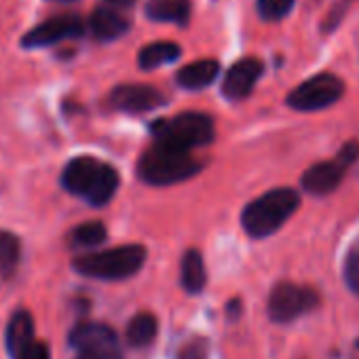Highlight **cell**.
Returning <instances> with one entry per match:
<instances>
[{"label": "cell", "mask_w": 359, "mask_h": 359, "mask_svg": "<svg viewBox=\"0 0 359 359\" xmlns=\"http://www.w3.org/2000/svg\"><path fill=\"white\" fill-rule=\"evenodd\" d=\"M62 187L89 205L104 208L118 189V173L93 156H76L64 167Z\"/></svg>", "instance_id": "obj_1"}, {"label": "cell", "mask_w": 359, "mask_h": 359, "mask_svg": "<svg viewBox=\"0 0 359 359\" xmlns=\"http://www.w3.org/2000/svg\"><path fill=\"white\" fill-rule=\"evenodd\" d=\"M300 208V195L294 189H273L245 205L241 214L243 231L252 239H264L277 233Z\"/></svg>", "instance_id": "obj_2"}, {"label": "cell", "mask_w": 359, "mask_h": 359, "mask_svg": "<svg viewBox=\"0 0 359 359\" xmlns=\"http://www.w3.org/2000/svg\"><path fill=\"white\" fill-rule=\"evenodd\" d=\"M201 163L191 154V150L171 148L154 144L146 150L137 163V175L150 187H171L199 173Z\"/></svg>", "instance_id": "obj_3"}, {"label": "cell", "mask_w": 359, "mask_h": 359, "mask_svg": "<svg viewBox=\"0 0 359 359\" xmlns=\"http://www.w3.org/2000/svg\"><path fill=\"white\" fill-rule=\"evenodd\" d=\"M146 262V250L142 245H121L104 252H93L74 258L72 269L85 277L121 281L133 277Z\"/></svg>", "instance_id": "obj_4"}, {"label": "cell", "mask_w": 359, "mask_h": 359, "mask_svg": "<svg viewBox=\"0 0 359 359\" xmlns=\"http://www.w3.org/2000/svg\"><path fill=\"white\" fill-rule=\"evenodd\" d=\"M154 144L171 146V148H199L214 140V121L201 112H184L171 118H161L152 125Z\"/></svg>", "instance_id": "obj_5"}, {"label": "cell", "mask_w": 359, "mask_h": 359, "mask_svg": "<svg viewBox=\"0 0 359 359\" xmlns=\"http://www.w3.org/2000/svg\"><path fill=\"white\" fill-rule=\"evenodd\" d=\"M357 158H359V142L348 140L346 144H342V148L336 152V156L332 161L315 163L302 173V180H300L302 189L315 197H323V195L334 193L338 189V184L342 182L346 169Z\"/></svg>", "instance_id": "obj_6"}, {"label": "cell", "mask_w": 359, "mask_h": 359, "mask_svg": "<svg viewBox=\"0 0 359 359\" xmlns=\"http://www.w3.org/2000/svg\"><path fill=\"white\" fill-rule=\"evenodd\" d=\"M74 359H123L116 332L100 321L76 323L68 334Z\"/></svg>", "instance_id": "obj_7"}, {"label": "cell", "mask_w": 359, "mask_h": 359, "mask_svg": "<svg viewBox=\"0 0 359 359\" xmlns=\"http://www.w3.org/2000/svg\"><path fill=\"white\" fill-rule=\"evenodd\" d=\"M344 95V81L332 72H319L294 87L285 102L298 112H317L334 106Z\"/></svg>", "instance_id": "obj_8"}, {"label": "cell", "mask_w": 359, "mask_h": 359, "mask_svg": "<svg viewBox=\"0 0 359 359\" xmlns=\"http://www.w3.org/2000/svg\"><path fill=\"white\" fill-rule=\"evenodd\" d=\"M319 306V294L313 287L281 281L271 290L269 317L275 323H290Z\"/></svg>", "instance_id": "obj_9"}, {"label": "cell", "mask_w": 359, "mask_h": 359, "mask_svg": "<svg viewBox=\"0 0 359 359\" xmlns=\"http://www.w3.org/2000/svg\"><path fill=\"white\" fill-rule=\"evenodd\" d=\"M83 34V22L76 15H60V18H51L43 24H39L36 28H32L22 45L28 49H36V47H51L57 45L62 41L68 39H76Z\"/></svg>", "instance_id": "obj_10"}, {"label": "cell", "mask_w": 359, "mask_h": 359, "mask_svg": "<svg viewBox=\"0 0 359 359\" xmlns=\"http://www.w3.org/2000/svg\"><path fill=\"white\" fill-rule=\"evenodd\" d=\"M110 104L121 112L142 114L163 106L165 95L150 85H118L110 93Z\"/></svg>", "instance_id": "obj_11"}, {"label": "cell", "mask_w": 359, "mask_h": 359, "mask_svg": "<svg viewBox=\"0 0 359 359\" xmlns=\"http://www.w3.org/2000/svg\"><path fill=\"white\" fill-rule=\"evenodd\" d=\"M262 72H264V66L256 57H243V60L235 62L231 66V70L226 72L224 81H222L224 97L231 100V102L245 100L254 91V87H256L258 79L262 76Z\"/></svg>", "instance_id": "obj_12"}, {"label": "cell", "mask_w": 359, "mask_h": 359, "mask_svg": "<svg viewBox=\"0 0 359 359\" xmlns=\"http://www.w3.org/2000/svg\"><path fill=\"white\" fill-rule=\"evenodd\" d=\"M218 74H220V64L216 60H199L180 70L175 81L182 89L197 91V89H205L208 85H212L218 79Z\"/></svg>", "instance_id": "obj_13"}, {"label": "cell", "mask_w": 359, "mask_h": 359, "mask_svg": "<svg viewBox=\"0 0 359 359\" xmlns=\"http://www.w3.org/2000/svg\"><path fill=\"white\" fill-rule=\"evenodd\" d=\"M89 28L97 41H116L129 30V22L114 9L102 7V9L93 11V15L89 20Z\"/></svg>", "instance_id": "obj_14"}, {"label": "cell", "mask_w": 359, "mask_h": 359, "mask_svg": "<svg viewBox=\"0 0 359 359\" xmlns=\"http://www.w3.org/2000/svg\"><path fill=\"white\" fill-rule=\"evenodd\" d=\"M146 15L152 22L163 24H187L191 18V0H150Z\"/></svg>", "instance_id": "obj_15"}, {"label": "cell", "mask_w": 359, "mask_h": 359, "mask_svg": "<svg viewBox=\"0 0 359 359\" xmlns=\"http://www.w3.org/2000/svg\"><path fill=\"white\" fill-rule=\"evenodd\" d=\"M34 338V319L28 311H15L5 334V344L9 355L13 357L24 344H28Z\"/></svg>", "instance_id": "obj_16"}, {"label": "cell", "mask_w": 359, "mask_h": 359, "mask_svg": "<svg viewBox=\"0 0 359 359\" xmlns=\"http://www.w3.org/2000/svg\"><path fill=\"white\" fill-rule=\"evenodd\" d=\"M208 283V271L203 256L197 250H189L182 258V285L189 294L203 292Z\"/></svg>", "instance_id": "obj_17"}, {"label": "cell", "mask_w": 359, "mask_h": 359, "mask_svg": "<svg viewBox=\"0 0 359 359\" xmlns=\"http://www.w3.org/2000/svg\"><path fill=\"white\" fill-rule=\"evenodd\" d=\"M156 332H158V321L152 313H137L129 325H127V342L133 346V348H144L148 346L154 338H156Z\"/></svg>", "instance_id": "obj_18"}, {"label": "cell", "mask_w": 359, "mask_h": 359, "mask_svg": "<svg viewBox=\"0 0 359 359\" xmlns=\"http://www.w3.org/2000/svg\"><path fill=\"white\" fill-rule=\"evenodd\" d=\"M177 57H180V47L175 43L163 41V43H152L148 47H144L140 51L137 64L144 70H154L158 66H165V64L175 62Z\"/></svg>", "instance_id": "obj_19"}, {"label": "cell", "mask_w": 359, "mask_h": 359, "mask_svg": "<svg viewBox=\"0 0 359 359\" xmlns=\"http://www.w3.org/2000/svg\"><path fill=\"white\" fill-rule=\"evenodd\" d=\"M108 237V231L102 222L93 220V222H83L79 224L76 229L70 231L68 235V243L72 248H79V250H89V248H97L106 241Z\"/></svg>", "instance_id": "obj_20"}, {"label": "cell", "mask_w": 359, "mask_h": 359, "mask_svg": "<svg viewBox=\"0 0 359 359\" xmlns=\"http://www.w3.org/2000/svg\"><path fill=\"white\" fill-rule=\"evenodd\" d=\"M22 260V243L20 239L9 233L0 231V275L11 277Z\"/></svg>", "instance_id": "obj_21"}, {"label": "cell", "mask_w": 359, "mask_h": 359, "mask_svg": "<svg viewBox=\"0 0 359 359\" xmlns=\"http://www.w3.org/2000/svg\"><path fill=\"white\" fill-rule=\"evenodd\" d=\"M296 0H256L258 15L264 22H279L292 13Z\"/></svg>", "instance_id": "obj_22"}, {"label": "cell", "mask_w": 359, "mask_h": 359, "mask_svg": "<svg viewBox=\"0 0 359 359\" xmlns=\"http://www.w3.org/2000/svg\"><path fill=\"white\" fill-rule=\"evenodd\" d=\"M342 275H344L346 287H348L355 296H359V241L346 252Z\"/></svg>", "instance_id": "obj_23"}, {"label": "cell", "mask_w": 359, "mask_h": 359, "mask_svg": "<svg viewBox=\"0 0 359 359\" xmlns=\"http://www.w3.org/2000/svg\"><path fill=\"white\" fill-rule=\"evenodd\" d=\"M353 3H355V0H336V3L332 5V9H330V13L325 15L323 24H321V32H323V34L334 32V30L340 26V22L344 20L346 11L353 7Z\"/></svg>", "instance_id": "obj_24"}, {"label": "cell", "mask_w": 359, "mask_h": 359, "mask_svg": "<svg viewBox=\"0 0 359 359\" xmlns=\"http://www.w3.org/2000/svg\"><path fill=\"white\" fill-rule=\"evenodd\" d=\"M210 353V342L201 336L191 338L177 353V359H208Z\"/></svg>", "instance_id": "obj_25"}, {"label": "cell", "mask_w": 359, "mask_h": 359, "mask_svg": "<svg viewBox=\"0 0 359 359\" xmlns=\"http://www.w3.org/2000/svg\"><path fill=\"white\" fill-rule=\"evenodd\" d=\"M11 359H51L49 346L43 340L32 338L28 344H24Z\"/></svg>", "instance_id": "obj_26"}, {"label": "cell", "mask_w": 359, "mask_h": 359, "mask_svg": "<svg viewBox=\"0 0 359 359\" xmlns=\"http://www.w3.org/2000/svg\"><path fill=\"white\" fill-rule=\"evenodd\" d=\"M229 315H231L233 319H237V317L241 315V300H239V298H235V300L229 304Z\"/></svg>", "instance_id": "obj_27"}, {"label": "cell", "mask_w": 359, "mask_h": 359, "mask_svg": "<svg viewBox=\"0 0 359 359\" xmlns=\"http://www.w3.org/2000/svg\"><path fill=\"white\" fill-rule=\"evenodd\" d=\"M106 3L112 7H118V9H131L135 0H106Z\"/></svg>", "instance_id": "obj_28"}]
</instances>
